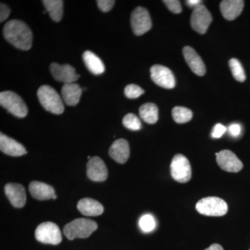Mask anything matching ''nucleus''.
<instances>
[{
	"mask_svg": "<svg viewBox=\"0 0 250 250\" xmlns=\"http://www.w3.org/2000/svg\"><path fill=\"white\" fill-rule=\"evenodd\" d=\"M6 40L21 50H29L32 46L33 34L30 28L22 21L11 20L4 27Z\"/></svg>",
	"mask_w": 250,
	"mask_h": 250,
	"instance_id": "nucleus-1",
	"label": "nucleus"
},
{
	"mask_svg": "<svg viewBox=\"0 0 250 250\" xmlns=\"http://www.w3.org/2000/svg\"><path fill=\"white\" fill-rule=\"evenodd\" d=\"M98 224L86 218H77L67 224L63 228V233L67 239L86 238L98 229Z\"/></svg>",
	"mask_w": 250,
	"mask_h": 250,
	"instance_id": "nucleus-2",
	"label": "nucleus"
},
{
	"mask_svg": "<svg viewBox=\"0 0 250 250\" xmlns=\"http://www.w3.org/2000/svg\"><path fill=\"white\" fill-rule=\"evenodd\" d=\"M38 98L41 104L47 111L54 114H62L64 105L59 93L50 85H41L38 90Z\"/></svg>",
	"mask_w": 250,
	"mask_h": 250,
	"instance_id": "nucleus-3",
	"label": "nucleus"
},
{
	"mask_svg": "<svg viewBox=\"0 0 250 250\" xmlns=\"http://www.w3.org/2000/svg\"><path fill=\"white\" fill-rule=\"evenodd\" d=\"M196 209L199 213L207 216H223L228 213V206L223 199L208 197L197 202Z\"/></svg>",
	"mask_w": 250,
	"mask_h": 250,
	"instance_id": "nucleus-4",
	"label": "nucleus"
},
{
	"mask_svg": "<svg viewBox=\"0 0 250 250\" xmlns=\"http://www.w3.org/2000/svg\"><path fill=\"white\" fill-rule=\"evenodd\" d=\"M0 104L9 113L18 118H24L27 116V105L22 99L14 92H1L0 93Z\"/></svg>",
	"mask_w": 250,
	"mask_h": 250,
	"instance_id": "nucleus-5",
	"label": "nucleus"
},
{
	"mask_svg": "<svg viewBox=\"0 0 250 250\" xmlns=\"http://www.w3.org/2000/svg\"><path fill=\"white\" fill-rule=\"evenodd\" d=\"M172 178L179 183H187L191 179L192 170L188 159L183 154L174 155L170 164Z\"/></svg>",
	"mask_w": 250,
	"mask_h": 250,
	"instance_id": "nucleus-6",
	"label": "nucleus"
},
{
	"mask_svg": "<svg viewBox=\"0 0 250 250\" xmlns=\"http://www.w3.org/2000/svg\"><path fill=\"white\" fill-rule=\"evenodd\" d=\"M36 239L45 244L58 245L62 241L60 229L52 222L41 223L35 231Z\"/></svg>",
	"mask_w": 250,
	"mask_h": 250,
	"instance_id": "nucleus-7",
	"label": "nucleus"
},
{
	"mask_svg": "<svg viewBox=\"0 0 250 250\" xmlns=\"http://www.w3.org/2000/svg\"><path fill=\"white\" fill-rule=\"evenodd\" d=\"M152 21L149 12L146 8H136L131 16V26L136 36L146 34L152 28Z\"/></svg>",
	"mask_w": 250,
	"mask_h": 250,
	"instance_id": "nucleus-8",
	"label": "nucleus"
},
{
	"mask_svg": "<svg viewBox=\"0 0 250 250\" xmlns=\"http://www.w3.org/2000/svg\"><path fill=\"white\" fill-rule=\"evenodd\" d=\"M211 22V14L203 4L199 5L192 11L190 24L192 29L199 34H205Z\"/></svg>",
	"mask_w": 250,
	"mask_h": 250,
	"instance_id": "nucleus-9",
	"label": "nucleus"
},
{
	"mask_svg": "<svg viewBox=\"0 0 250 250\" xmlns=\"http://www.w3.org/2000/svg\"><path fill=\"white\" fill-rule=\"evenodd\" d=\"M150 73L151 78L156 85L167 89H172L175 86V78L168 67L154 65L151 67Z\"/></svg>",
	"mask_w": 250,
	"mask_h": 250,
	"instance_id": "nucleus-10",
	"label": "nucleus"
},
{
	"mask_svg": "<svg viewBox=\"0 0 250 250\" xmlns=\"http://www.w3.org/2000/svg\"><path fill=\"white\" fill-rule=\"evenodd\" d=\"M216 161L220 168L229 172H238L243 169V164L236 154L228 149L216 153Z\"/></svg>",
	"mask_w": 250,
	"mask_h": 250,
	"instance_id": "nucleus-11",
	"label": "nucleus"
},
{
	"mask_svg": "<svg viewBox=\"0 0 250 250\" xmlns=\"http://www.w3.org/2000/svg\"><path fill=\"white\" fill-rule=\"evenodd\" d=\"M50 72L54 80L65 83H75L80 77L76 73V70L68 64L59 65L57 62H52L50 65Z\"/></svg>",
	"mask_w": 250,
	"mask_h": 250,
	"instance_id": "nucleus-12",
	"label": "nucleus"
},
{
	"mask_svg": "<svg viewBox=\"0 0 250 250\" xmlns=\"http://www.w3.org/2000/svg\"><path fill=\"white\" fill-rule=\"evenodd\" d=\"M87 176L93 182H104L108 177V170L101 158L93 156L87 163Z\"/></svg>",
	"mask_w": 250,
	"mask_h": 250,
	"instance_id": "nucleus-13",
	"label": "nucleus"
},
{
	"mask_svg": "<svg viewBox=\"0 0 250 250\" xmlns=\"http://www.w3.org/2000/svg\"><path fill=\"white\" fill-rule=\"evenodd\" d=\"M4 192L11 205L16 208H22L27 201L24 187L19 184L9 183L4 187Z\"/></svg>",
	"mask_w": 250,
	"mask_h": 250,
	"instance_id": "nucleus-14",
	"label": "nucleus"
},
{
	"mask_svg": "<svg viewBox=\"0 0 250 250\" xmlns=\"http://www.w3.org/2000/svg\"><path fill=\"white\" fill-rule=\"evenodd\" d=\"M184 59L192 72L198 76H204L206 67L203 61L195 49L190 46H186L183 49Z\"/></svg>",
	"mask_w": 250,
	"mask_h": 250,
	"instance_id": "nucleus-15",
	"label": "nucleus"
},
{
	"mask_svg": "<svg viewBox=\"0 0 250 250\" xmlns=\"http://www.w3.org/2000/svg\"><path fill=\"white\" fill-rule=\"evenodd\" d=\"M108 154L118 164H125L130 155L129 143L125 139L116 140L110 147Z\"/></svg>",
	"mask_w": 250,
	"mask_h": 250,
	"instance_id": "nucleus-16",
	"label": "nucleus"
},
{
	"mask_svg": "<svg viewBox=\"0 0 250 250\" xmlns=\"http://www.w3.org/2000/svg\"><path fill=\"white\" fill-rule=\"evenodd\" d=\"M0 149L4 154L12 156H22L27 152L21 143L2 133L0 134Z\"/></svg>",
	"mask_w": 250,
	"mask_h": 250,
	"instance_id": "nucleus-17",
	"label": "nucleus"
},
{
	"mask_svg": "<svg viewBox=\"0 0 250 250\" xmlns=\"http://www.w3.org/2000/svg\"><path fill=\"white\" fill-rule=\"evenodd\" d=\"M244 7L242 0H223L220 4V11L228 21H233L241 15Z\"/></svg>",
	"mask_w": 250,
	"mask_h": 250,
	"instance_id": "nucleus-18",
	"label": "nucleus"
},
{
	"mask_svg": "<svg viewBox=\"0 0 250 250\" xmlns=\"http://www.w3.org/2000/svg\"><path fill=\"white\" fill-rule=\"evenodd\" d=\"M29 190L31 196L39 200L53 199L56 195L53 187L38 181H34L29 184Z\"/></svg>",
	"mask_w": 250,
	"mask_h": 250,
	"instance_id": "nucleus-19",
	"label": "nucleus"
},
{
	"mask_svg": "<svg viewBox=\"0 0 250 250\" xmlns=\"http://www.w3.org/2000/svg\"><path fill=\"white\" fill-rule=\"evenodd\" d=\"M77 207L80 213L86 216H98L104 212L102 204L92 198L82 199L77 203Z\"/></svg>",
	"mask_w": 250,
	"mask_h": 250,
	"instance_id": "nucleus-20",
	"label": "nucleus"
},
{
	"mask_svg": "<svg viewBox=\"0 0 250 250\" xmlns=\"http://www.w3.org/2000/svg\"><path fill=\"white\" fill-rule=\"evenodd\" d=\"M82 92V88L77 83H65L62 89V100L68 106H75L80 102Z\"/></svg>",
	"mask_w": 250,
	"mask_h": 250,
	"instance_id": "nucleus-21",
	"label": "nucleus"
},
{
	"mask_svg": "<svg viewBox=\"0 0 250 250\" xmlns=\"http://www.w3.org/2000/svg\"><path fill=\"white\" fill-rule=\"evenodd\" d=\"M83 62L88 70L95 75H101L105 70L103 61L90 51H85L83 54Z\"/></svg>",
	"mask_w": 250,
	"mask_h": 250,
	"instance_id": "nucleus-22",
	"label": "nucleus"
},
{
	"mask_svg": "<svg viewBox=\"0 0 250 250\" xmlns=\"http://www.w3.org/2000/svg\"><path fill=\"white\" fill-rule=\"evenodd\" d=\"M51 18L55 22H60L63 13V1L62 0H43L42 1Z\"/></svg>",
	"mask_w": 250,
	"mask_h": 250,
	"instance_id": "nucleus-23",
	"label": "nucleus"
},
{
	"mask_svg": "<svg viewBox=\"0 0 250 250\" xmlns=\"http://www.w3.org/2000/svg\"><path fill=\"white\" fill-rule=\"evenodd\" d=\"M139 114L148 124H155L159 120V108L154 103H146L139 108Z\"/></svg>",
	"mask_w": 250,
	"mask_h": 250,
	"instance_id": "nucleus-24",
	"label": "nucleus"
},
{
	"mask_svg": "<svg viewBox=\"0 0 250 250\" xmlns=\"http://www.w3.org/2000/svg\"><path fill=\"white\" fill-rule=\"evenodd\" d=\"M172 116L175 123L184 124L192 119V112L189 108L183 106H175L172 109Z\"/></svg>",
	"mask_w": 250,
	"mask_h": 250,
	"instance_id": "nucleus-25",
	"label": "nucleus"
},
{
	"mask_svg": "<svg viewBox=\"0 0 250 250\" xmlns=\"http://www.w3.org/2000/svg\"><path fill=\"white\" fill-rule=\"evenodd\" d=\"M229 65L235 80L239 82H244L246 81V76L244 69L238 59L234 58L230 59Z\"/></svg>",
	"mask_w": 250,
	"mask_h": 250,
	"instance_id": "nucleus-26",
	"label": "nucleus"
},
{
	"mask_svg": "<svg viewBox=\"0 0 250 250\" xmlns=\"http://www.w3.org/2000/svg\"><path fill=\"white\" fill-rule=\"evenodd\" d=\"M123 124L126 129L138 131L142 128V124L139 118L134 113H128L123 118Z\"/></svg>",
	"mask_w": 250,
	"mask_h": 250,
	"instance_id": "nucleus-27",
	"label": "nucleus"
},
{
	"mask_svg": "<svg viewBox=\"0 0 250 250\" xmlns=\"http://www.w3.org/2000/svg\"><path fill=\"white\" fill-rule=\"evenodd\" d=\"M139 226L144 232L148 233L153 231L156 227V222L154 217L149 214L143 215L140 219Z\"/></svg>",
	"mask_w": 250,
	"mask_h": 250,
	"instance_id": "nucleus-28",
	"label": "nucleus"
},
{
	"mask_svg": "<svg viewBox=\"0 0 250 250\" xmlns=\"http://www.w3.org/2000/svg\"><path fill=\"white\" fill-rule=\"evenodd\" d=\"M144 93V90L141 87L136 84H129L125 88V95L126 98L130 99H136L139 98Z\"/></svg>",
	"mask_w": 250,
	"mask_h": 250,
	"instance_id": "nucleus-29",
	"label": "nucleus"
},
{
	"mask_svg": "<svg viewBox=\"0 0 250 250\" xmlns=\"http://www.w3.org/2000/svg\"><path fill=\"white\" fill-rule=\"evenodd\" d=\"M163 2L166 4L167 9L170 10L171 12L173 13V14H180L182 11L180 1L178 0H165V1H163Z\"/></svg>",
	"mask_w": 250,
	"mask_h": 250,
	"instance_id": "nucleus-30",
	"label": "nucleus"
},
{
	"mask_svg": "<svg viewBox=\"0 0 250 250\" xmlns=\"http://www.w3.org/2000/svg\"><path fill=\"white\" fill-rule=\"evenodd\" d=\"M115 3L116 1L113 0H98L97 1L99 9L104 13L111 11L112 8L114 6Z\"/></svg>",
	"mask_w": 250,
	"mask_h": 250,
	"instance_id": "nucleus-31",
	"label": "nucleus"
},
{
	"mask_svg": "<svg viewBox=\"0 0 250 250\" xmlns=\"http://www.w3.org/2000/svg\"><path fill=\"white\" fill-rule=\"evenodd\" d=\"M226 130L227 128L223 125L220 124V123L215 125L213 130H212V137L215 138V139L222 137V136L226 132Z\"/></svg>",
	"mask_w": 250,
	"mask_h": 250,
	"instance_id": "nucleus-32",
	"label": "nucleus"
},
{
	"mask_svg": "<svg viewBox=\"0 0 250 250\" xmlns=\"http://www.w3.org/2000/svg\"><path fill=\"white\" fill-rule=\"evenodd\" d=\"M11 9L7 5L1 3L0 4V22H2L3 21H6L9 18Z\"/></svg>",
	"mask_w": 250,
	"mask_h": 250,
	"instance_id": "nucleus-33",
	"label": "nucleus"
},
{
	"mask_svg": "<svg viewBox=\"0 0 250 250\" xmlns=\"http://www.w3.org/2000/svg\"><path fill=\"white\" fill-rule=\"evenodd\" d=\"M229 130V133L231 134V136H234V137L239 136L241 132V126L238 124H232L230 125Z\"/></svg>",
	"mask_w": 250,
	"mask_h": 250,
	"instance_id": "nucleus-34",
	"label": "nucleus"
},
{
	"mask_svg": "<svg viewBox=\"0 0 250 250\" xmlns=\"http://www.w3.org/2000/svg\"><path fill=\"white\" fill-rule=\"evenodd\" d=\"M202 2L201 0H188V1H186L188 6L189 7L193 8V9L197 7V6H199V5L202 4Z\"/></svg>",
	"mask_w": 250,
	"mask_h": 250,
	"instance_id": "nucleus-35",
	"label": "nucleus"
},
{
	"mask_svg": "<svg viewBox=\"0 0 250 250\" xmlns=\"http://www.w3.org/2000/svg\"><path fill=\"white\" fill-rule=\"evenodd\" d=\"M205 250H224L223 247L218 243H215V244L211 245L209 248H207Z\"/></svg>",
	"mask_w": 250,
	"mask_h": 250,
	"instance_id": "nucleus-36",
	"label": "nucleus"
},
{
	"mask_svg": "<svg viewBox=\"0 0 250 250\" xmlns=\"http://www.w3.org/2000/svg\"></svg>",
	"mask_w": 250,
	"mask_h": 250,
	"instance_id": "nucleus-37",
	"label": "nucleus"
}]
</instances>
